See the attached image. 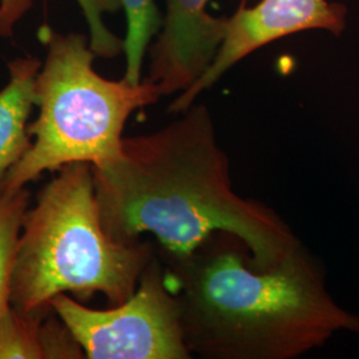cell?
Segmentation results:
<instances>
[{"instance_id": "7a4b0ae2", "label": "cell", "mask_w": 359, "mask_h": 359, "mask_svg": "<svg viewBox=\"0 0 359 359\" xmlns=\"http://www.w3.org/2000/svg\"><path fill=\"white\" fill-rule=\"evenodd\" d=\"M158 255L185 345L201 358L298 359L338 334L359 333L358 314L337 302L304 244L270 268L256 266L244 241L226 231L187 256Z\"/></svg>"}, {"instance_id": "9c48e42d", "label": "cell", "mask_w": 359, "mask_h": 359, "mask_svg": "<svg viewBox=\"0 0 359 359\" xmlns=\"http://www.w3.org/2000/svg\"><path fill=\"white\" fill-rule=\"evenodd\" d=\"M41 63L16 59L8 65L10 81L0 90V192L11 168L31 147L28 118L36 105L35 80Z\"/></svg>"}, {"instance_id": "5b68a950", "label": "cell", "mask_w": 359, "mask_h": 359, "mask_svg": "<svg viewBox=\"0 0 359 359\" xmlns=\"http://www.w3.org/2000/svg\"><path fill=\"white\" fill-rule=\"evenodd\" d=\"M88 359H191L179 302L170 292L157 249L136 292L121 305L90 309L68 294L50 302Z\"/></svg>"}, {"instance_id": "277c9868", "label": "cell", "mask_w": 359, "mask_h": 359, "mask_svg": "<svg viewBox=\"0 0 359 359\" xmlns=\"http://www.w3.org/2000/svg\"><path fill=\"white\" fill-rule=\"evenodd\" d=\"M40 39L47 56L35 80L39 116L28 126L34 140L4 180L3 189L8 191L69 164L100 165L115 160L129 116L163 97L147 79L129 84L100 76L86 35L44 27Z\"/></svg>"}, {"instance_id": "6da1fadb", "label": "cell", "mask_w": 359, "mask_h": 359, "mask_svg": "<svg viewBox=\"0 0 359 359\" xmlns=\"http://www.w3.org/2000/svg\"><path fill=\"white\" fill-rule=\"evenodd\" d=\"M181 115L154 133L123 137L117 158L92 165L104 231L123 244L152 234L158 253L173 257L226 231L244 241L258 268L280 264L302 241L273 208L233 189L205 105Z\"/></svg>"}, {"instance_id": "8992f818", "label": "cell", "mask_w": 359, "mask_h": 359, "mask_svg": "<svg viewBox=\"0 0 359 359\" xmlns=\"http://www.w3.org/2000/svg\"><path fill=\"white\" fill-rule=\"evenodd\" d=\"M346 7L327 0H261L253 8L244 4L228 18L226 32L213 62L191 88L169 105L170 114H181L194 104L226 71L252 52L277 39L306 29H327L341 35L346 25Z\"/></svg>"}, {"instance_id": "30bf717a", "label": "cell", "mask_w": 359, "mask_h": 359, "mask_svg": "<svg viewBox=\"0 0 359 359\" xmlns=\"http://www.w3.org/2000/svg\"><path fill=\"white\" fill-rule=\"evenodd\" d=\"M29 201L27 187L0 192V313L10 304L15 255Z\"/></svg>"}, {"instance_id": "ba28073f", "label": "cell", "mask_w": 359, "mask_h": 359, "mask_svg": "<svg viewBox=\"0 0 359 359\" xmlns=\"http://www.w3.org/2000/svg\"><path fill=\"white\" fill-rule=\"evenodd\" d=\"M86 358L80 345L50 308L22 311L8 304L0 313V359Z\"/></svg>"}, {"instance_id": "3957f363", "label": "cell", "mask_w": 359, "mask_h": 359, "mask_svg": "<svg viewBox=\"0 0 359 359\" xmlns=\"http://www.w3.org/2000/svg\"><path fill=\"white\" fill-rule=\"evenodd\" d=\"M27 209L19 236L10 304L22 311L50 308L57 294L87 299L103 294L111 306L136 292L156 248L149 241L123 244L102 226L92 165L57 170Z\"/></svg>"}, {"instance_id": "52a82bcc", "label": "cell", "mask_w": 359, "mask_h": 359, "mask_svg": "<svg viewBox=\"0 0 359 359\" xmlns=\"http://www.w3.org/2000/svg\"><path fill=\"white\" fill-rule=\"evenodd\" d=\"M209 0H167V15L151 48L149 74L163 96L182 93L204 75L226 32L228 18L206 13Z\"/></svg>"}, {"instance_id": "8fae6325", "label": "cell", "mask_w": 359, "mask_h": 359, "mask_svg": "<svg viewBox=\"0 0 359 359\" xmlns=\"http://www.w3.org/2000/svg\"><path fill=\"white\" fill-rule=\"evenodd\" d=\"M127 13V35L123 40L126 55L124 80L129 84H139L142 80V62L147 48L158 32L161 22L154 0H120Z\"/></svg>"}, {"instance_id": "7c38bea8", "label": "cell", "mask_w": 359, "mask_h": 359, "mask_svg": "<svg viewBox=\"0 0 359 359\" xmlns=\"http://www.w3.org/2000/svg\"><path fill=\"white\" fill-rule=\"evenodd\" d=\"M86 16L90 31V50L96 56L115 57L123 52V40L104 23L107 13H115L121 8L120 0H76Z\"/></svg>"}]
</instances>
